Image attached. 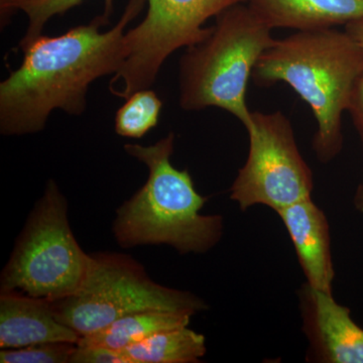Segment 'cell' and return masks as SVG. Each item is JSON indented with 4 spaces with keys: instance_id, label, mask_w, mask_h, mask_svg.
Instances as JSON below:
<instances>
[{
    "instance_id": "cell-1",
    "label": "cell",
    "mask_w": 363,
    "mask_h": 363,
    "mask_svg": "<svg viewBox=\"0 0 363 363\" xmlns=\"http://www.w3.org/2000/svg\"><path fill=\"white\" fill-rule=\"evenodd\" d=\"M147 1L130 0L118 23L104 14L63 35L44 33L21 49L20 67L0 83V133L33 135L45 128L54 111L80 116L87 108L89 86L123 66L125 28Z\"/></svg>"
},
{
    "instance_id": "cell-2",
    "label": "cell",
    "mask_w": 363,
    "mask_h": 363,
    "mask_svg": "<svg viewBox=\"0 0 363 363\" xmlns=\"http://www.w3.org/2000/svg\"><path fill=\"white\" fill-rule=\"evenodd\" d=\"M363 71V49L335 28L300 30L276 40L252 71L255 84L284 82L309 105L318 130L312 140L317 160L328 164L343 147L341 117Z\"/></svg>"
},
{
    "instance_id": "cell-3",
    "label": "cell",
    "mask_w": 363,
    "mask_h": 363,
    "mask_svg": "<svg viewBox=\"0 0 363 363\" xmlns=\"http://www.w3.org/2000/svg\"><path fill=\"white\" fill-rule=\"evenodd\" d=\"M174 147L173 133L147 147L124 145L130 156L147 166L149 177L117 209L113 234L121 247L166 245L181 255H201L221 240L223 217L200 213L208 199L197 193L187 169L172 164Z\"/></svg>"
},
{
    "instance_id": "cell-4",
    "label": "cell",
    "mask_w": 363,
    "mask_h": 363,
    "mask_svg": "<svg viewBox=\"0 0 363 363\" xmlns=\"http://www.w3.org/2000/svg\"><path fill=\"white\" fill-rule=\"evenodd\" d=\"M272 28L247 4H234L216 16L209 35L188 48L180 61V105L184 111L223 109L245 125L248 82L257 61L276 40Z\"/></svg>"
},
{
    "instance_id": "cell-5",
    "label": "cell",
    "mask_w": 363,
    "mask_h": 363,
    "mask_svg": "<svg viewBox=\"0 0 363 363\" xmlns=\"http://www.w3.org/2000/svg\"><path fill=\"white\" fill-rule=\"evenodd\" d=\"M57 319L79 336L101 330L119 318L145 311H206L201 298L155 283L140 262L121 253L90 255L77 292L50 302Z\"/></svg>"
},
{
    "instance_id": "cell-6",
    "label": "cell",
    "mask_w": 363,
    "mask_h": 363,
    "mask_svg": "<svg viewBox=\"0 0 363 363\" xmlns=\"http://www.w3.org/2000/svg\"><path fill=\"white\" fill-rule=\"evenodd\" d=\"M89 259L72 233L66 198L50 180L2 272L1 292L56 302L77 292Z\"/></svg>"
},
{
    "instance_id": "cell-7",
    "label": "cell",
    "mask_w": 363,
    "mask_h": 363,
    "mask_svg": "<svg viewBox=\"0 0 363 363\" xmlns=\"http://www.w3.org/2000/svg\"><path fill=\"white\" fill-rule=\"evenodd\" d=\"M147 14L124 35L125 57L109 85L112 94L130 97L154 84L162 64L181 48L206 39L209 18L245 0H145Z\"/></svg>"
},
{
    "instance_id": "cell-8",
    "label": "cell",
    "mask_w": 363,
    "mask_h": 363,
    "mask_svg": "<svg viewBox=\"0 0 363 363\" xmlns=\"http://www.w3.org/2000/svg\"><path fill=\"white\" fill-rule=\"evenodd\" d=\"M250 152L230 189L242 211L264 205L278 212L312 197L314 179L296 142L292 124L281 111L252 112L247 128Z\"/></svg>"
},
{
    "instance_id": "cell-9",
    "label": "cell",
    "mask_w": 363,
    "mask_h": 363,
    "mask_svg": "<svg viewBox=\"0 0 363 363\" xmlns=\"http://www.w3.org/2000/svg\"><path fill=\"white\" fill-rule=\"evenodd\" d=\"M302 329L309 342L306 360L318 363H363V329L332 294L307 283L298 290Z\"/></svg>"
},
{
    "instance_id": "cell-10",
    "label": "cell",
    "mask_w": 363,
    "mask_h": 363,
    "mask_svg": "<svg viewBox=\"0 0 363 363\" xmlns=\"http://www.w3.org/2000/svg\"><path fill=\"white\" fill-rule=\"evenodd\" d=\"M290 234L307 284L314 290L332 294L334 272L330 227L326 215L312 197L277 212Z\"/></svg>"
},
{
    "instance_id": "cell-11",
    "label": "cell",
    "mask_w": 363,
    "mask_h": 363,
    "mask_svg": "<svg viewBox=\"0 0 363 363\" xmlns=\"http://www.w3.org/2000/svg\"><path fill=\"white\" fill-rule=\"evenodd\" d=\"M80 336L60 322L51 303L18 292L0 296V347L21 348L33 344L70 342Z\"/></svg>"
},
{
    "instance_id": "cell-12",
    "label": "cell",
    "mask_w": 363,
    "mask_h": 363,
    "mask_svg": "<svg viewBox=\"0 0 363 363\" xmlns=\"http://www.w3.org/2000/svg\"><path fill=\"white\" fill-rule=\"evenodd\" d=\"M269 28L318 30L363 20V0H245Z\"/></svg>"
},
{
    "instance_id": "cell-13",
    "label": "cell",
    "mask_w": 363,
    "mask_h": 363,
    "mask_svg": "<svg viewBox=\"0 0 363 363\" xmlns=\"http://www.w3.org/2000/svg\"><path fill=\"white\" fill-rule=\"evenodd\" d=\"M194 314L185 311H145L135 313L112 322L101 330L82 336L79 345L96 344L123 351L157 332L188 326Z\"/></svg>"
},
{
    "instance_id": "cell-14",
    "label": "cell",
    "mask_w": 363,
    "mask_h": 363,
    "mask_svg": "<svg viewBox=\"0 0 363 363\" xmlns=\"http://www.w3.org/2000/svg\"><path fill=\"white\" fill-rule=\"evenodd\" d=\"M206 351L204 335L186 326L157 332L123 352L130 363H197Z\"/></svg>"
},
{
    "instance_id": "cell-15",
    "label": "cell",
    "mask_w": 363,
    "mask_h": 363,
    "mask_svg": "<svg viewBox=\"0 0 363 363\" xmlns=\"http://www.w3.org/2000/svg\"><path fill=\"white\" fill-rule=\"evenodd\" d=\"M84 0H0L1 21H6L16 11H23L28 18V28L20 42V48L33 42L43 35L48 21L56 16H62ZM104 16L111 18L113 11V0H104Z\"/></svg>"
},
{
    "instance_id": "cell-16",
    "label": "cell",
    "mask_w": 363,
    "mask_h": 363,
    "mask_svg": "<svg viewBox=\"0 0 363 363\" xmlns=\"http://www.w3.org/2000/svg\"><path fill=\"white\" fill-rule=\"evenodd\" d=\"M162 102L155 91H136L116 112V133L128 138H142L159 124Z\"/></svg>"
},
{
    "instance_id": "cell-17",
    "label": "cell",
    "mask_w": 363,
    "mask_h": 363,
    "mask_svg": "<svg viewBox=\"0 0 363 363\" xmlns=\"http://www.w3.org/2000/svg\"><path fill=\"white\" fill-rule=\"evenodd\" d=\"M76 344L48 342L0 351L1 363H67L70 362Z\"/></svg>"
},
{
    "instance_id": "cell-18",
    "label": "cell",
    "mask_w": 363,
    "mask_h": 363,
    "mask_svg": "<svg viewBox=\"0 0 363 363\" xmlns=\"http://www.w3.org/2000/svg\"><path fill=\"white\" fill-rule=\"evenodd\" d=\"M69 363H130L123 351L96 344H76Z\"/></svg>"
},
{
    "instance_id": "cell-19",
    "label": "cell",
    "mask_w": 363,
    "mask_h": 363,
    "mask_svg": "<svg viewBox=\"0 0 363 363\" xmlns=\"http://www.w3.org/2000/svg\"><path fill=\"white\" fill-rule=\"evenodd\" d=\"M348 111L350 112L351 118H352L355 128L359 135L363 147V71L358 76L352 93H351Z\"/></svg>"
},
{
    "instance_id": "cell-20",
    "label": "cell",
    "mask_w": 363,
    "mask_h": 363,
    "mask_svg": "<svg viewBox=\"0 0 363 363\" xmlns=\"http://www.w3.org/2000/svg\"><path fill=\"white\" fill-rule=\"evenodd\" d=\"M345 32L363 49V20L352 21L346 25Z\"/></svg>"
},
{
    "instance_id": "cell-21",
    "label": "cell",
    "mask_w": 363,
    "mask_h": 363,
    "mask_svg": "<svg viewBox=\"0 0 363 363\" xmlns=\"http://www.w3.org/2000/svg\"><path fill=\"white\" fill-rule=\"evenodd\" d=\"M353 202H354V206L358 211L362 212L363 213V181L360 183V185L358 186Z\"/></svg>"
}]
</instances>
